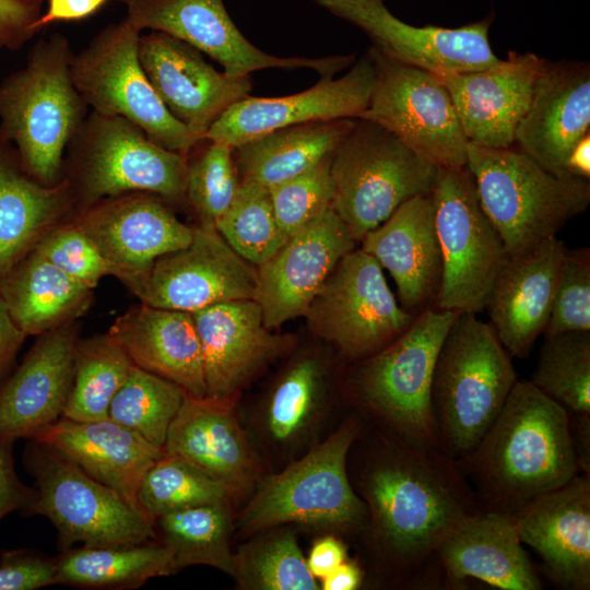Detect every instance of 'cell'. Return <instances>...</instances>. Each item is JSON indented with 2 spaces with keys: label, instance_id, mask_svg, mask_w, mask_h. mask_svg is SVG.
<instances>
[{
  "label": "cell",
  "instance_id": "obj_1",
  "mask_svg": "<svg viewBox=\"0 0 590 590\" xmlns=\"http://www.w3.org/2000/svg\"><path fill=\"white\" fill-rule=\"evenodd\" d=\"M389 432L368 451L358 472L368 509L363 533L392 580L417 589L438 587L439 545L484 507L453 459Z\"/></svg>",
  "mask_w": 590,
  "mask_h": 590
},
{
  "label": "cell",
  "instance_id": "obj_2",
  "mask_svg": "<svg viewBox=\"0 0 590 590\" xmlns=\"http://www.w3.org/2000/svg\"><path fill=\"white\" fill-rule=\"evenodd\" d=\"M480 504L510 514L578 474L568 412L517 380L477 445L456 461Z\"/></svg>",
  "mask_w": 590,
  "mask_h": 590
},
{
  "label": "cell",
  "instance_id": "obj_3",
  "mask_svg": "<svg viewBox=\"0 0 590 590\" xmlns=\"http://www.w3.org/2000/svg\"><path fill=\"white\" fill-rule=\"evenodd\" d=\"M72 58L67 37L54 34L0 86V140L15 144L23 170L45 186L63 178L64 150L88 114L71 78Z\"/></svg>",
  "mask_w": 590,
  "mask_h": 590
},
{
  "label": "cell",
  "instance_id": "obj_4",
  "mask_svg": "<svg viewBox=\"0 0 590 590\" xmlns=\"http://www.w3.org/2000/svg\"><path fill=\"white\" fill-rule=\"evenodd\" d=\"M517 380L493 327L476 314L459 312L441 343L432 384L440 450L455 461L472 451Z\"/></svg>",
  "mask_w": 590,
  "mask_h": 590
},
{
  "label": "cell",
  "instance_id": "obj_5",
  "mask_svg": "<svg viewBox=\"0 0 590 590\" xmlns=\"http://www.w3.org/2000/svg\"><path fill=\"white\" fill-rule=\"evenodd\" d=\"M362 428L359 416L346 418L299 460L258 483L238 516L240 535L291 523L363 533L368 509L347 473L349 452Z\"/></svg>",
  "mask_w": 590,
  "mask_h": 590
},
{
  "label": "cell",
  "instance_id": "obj_6",
  "mask_svg": "<svg viewBox=\"0 0 590 590\" xmlns=\"http://www.w3.org/2000/svg\"><path fill=\"white\" fill-rule=\"evenodd\" d=\"M480 203L509 255L556 233L590 203L589 179L558 177L516 145L468 144V164Z\"/></svg>",
  "mask_w": 590,
  "mask_h": 590
},
{
  "label": "cell",
  "instance_id": "obj_7",
  "mask_svg": "<svg viewBox=\"0 0 590 590\" xmlns=\"http://www.w3.org/2000/svg\"><path fill=\"white\" fill-rule=\"evenodd\" d=\"M458 314L424 308L396 340L359 359L350 377L357 404L411 444L440 449L432 384L441 343Z\"/></svg>",
  "mask_w": 590,
  "mask_h": 590
},
{
  "label": "cell",
  "instance_id": "obj_8",
  "mask_svg": "<svg viewBox=\"0 0 590 590\" xmlns=\"http://www.w3.org/2000/svg\"><path fill=\"white\" fill-rule=\"evenodd\" d=\"M68 149L63 177L80 210L130 192L185 200L188 156L156 144L123 117L92 110Z\"/></svg>",
  "mask_w": 590,
  "mask_h": 590
},
{
  "label": "cell",
  "instance_id": "obj_9",
  "mask_svg": "<svg viewBox=\"0 0 590 590\" xmlns=\"http://www.w3.org/2000/svg\"><path fill=\"white\" fill-rule=\"evenodd\" d=\"M332 209L356 243L402 203L429 194L438 167L382 126L356 118L331 155Z\"/></svg>",
  "mask_w": 590,
  "mask_h": 590
},
{
  "label": "cell",
  "instance_id": "obj_10",
  "mask_svg": "<svg viewBox=\"0 0 590 590\" xmlns=\"http://www.w3.org/2000/svg\"><path fill=\"white\" fill-rule=\"evenodd\" d=\"M24 463L35 481V497L25 515L46 517L63 551L79 542L125 546L156 538L155 520L50 446L31 439Z\"/></svg>",
  "mask_w": 590,
  "mask_h": 590
},
{
  "label": "cell",
  "instance_id": "obj_11",
  "mask_svg": "<svg viewBox=\"0 0 590 590\" xmlns=\"http://www.w3.org/2000/svg\"><path fill=\"white\" fill-rule=\"evenodd\" d=\"M432 197L442 264L434 307L477 314L509 253L480 203L468 167L438 168Z\"/></svg>",
  "mask_w": 590,
  "mask_h": 590
},
{
  "label": "cell",
  "instance_id": "obj_12",
  "mask_svg": "<svg viewBox=\"0 0 590 590\" xmlns=\"http://www.w3.org/2000/svg\"><path fill=\"white\" fill-rule=\"evenodd\" d=\"M140 31L127 19L104 27L73 55L71 78L92 110L120 116L156 144L184 155L202 140L166 108L139 60Z\"/></svg>",
  "mask_w": 590,
  "mask_h": 590
},
{
  "label": "cell",
  "instance_id": "obj_13",
  "mask_svg": "<svg viewBox=\"0 0 590 590\" xmlns=\"http://www.w3.org/2000/svg\"><path fill=\"white\" fill-rule=\"evenodd\" d=\"M367 54L376 75L368 107L359 118L388 129L438 168L467 167L469 141L436 73L374 47Z\"/></svg>",
  "mask_w": 590,
  "mask_h": 590
},
{
  "label": "cell",
  "instance_id": "obj_14",
  "mask_svg": "<svg viewBox=\"0 0 590 590\" xmlns=\"http://www.w3.org/2000/svg\"><path fill=\"white\" fill-rule=\"evenodd\" d=\"M417 314L401 308L382 268L363 249L341 258L310 302V330L344 357L362 359L402 334Z\"/></svg>",
  "mask_w": 590,
  "mask_h": 590
},
{
  "label": "cell",
  "instance_id": "obj_15",
  "mask_svg": "<svg viewBox=\"0 0 590 590\" xmlns=\"http://www.w3.org/2000/svg\"><path fill=\"white\" fill-rule=\"evenodd\" d=\"M126 17L141 32L151 30L174 36L217 61L231 75L276 68H308L320 78H333L351 67L354 54L323 58L269 55L252 45L231 19L223 0H122Z\"/></svg>",
  "mask_w": 590,
  "mask_h": 590
},
{
  "label": "cell",
  "instance_id": "obj_16",
  "mask_svg": "<svg viewBox=\"0 0 590 590\" xmlns=\"http://www.w3.org/2000/svg\"><path fill=\"white\" fill-rule=\"evenodd\" d=\"M258 273L214 225L193 227L188 246L157 258L130 288L152 307L193 312L223 302L256 299Z\"/></svg>",
  "mask_w": 590,
  "mask_h": 590
},
{
  "label": "cell",
  "instance_id": "obj_17",
  "mask_svg": "<svg viewBox=\"0 0 590 590\" xmlns=\"http://www.w3.org/2000/svg\"><path fill=\"white\" fill-rule=\"evenodd\" d=\"M314 2L359 27L380 52L437 74L477 71L500 60L489 44L491 16L456 28L414 26L391 13L384 0Z\"/></svg>",
  "mask_w": 590,
  "mask_h": 590
},
{
  "label": "cell",
  "instance_id": "obj_18",
  "mask_svg": "<svg viewBox=\"0 0 590 590\" xmlns=\"http://www.w3.org/2000/svg\"><path fill=\"white\" fill-rule=\"evenodd\" d=\"M73 223L95 244L111 275L129 290L157 258L188 246L193 236V227L149 192L101 200L80 210Z\"/></svg>",
  "mask_w": 590,
  "mask_h": 590
},
{
  "label": "cell",
  "instance_id": "obj_19",
  "mask_svg": "<svg viewBox=\"0 0 590 590\" xmlns=\"http://www.w3.org/2000/svg\"><path fill=\"white\" fill-rule=\"evenodd\" d=\"M374 63L366 52L339 79L320 78L308 90L279 97L245 98L228 107L210 127L204 140L236 148L288 126L359 118L375 84Z\"/></svg>",
  "mask_w": 590,
  "mask_h": 590
},
{
  "label": "cell",
  "instance_id": "obj_20",
  "mask_svg": "<svg viewBox=\"0 0 590 590\" xmlns=\"http://www.w3.org/2000/svg\"><path fill=\"white\" fill-rule=\"evenodd\" d=\"M139 60L168 111L202 141L214 121L252 88L250 75L220 72L198 49L163 32L140 35Z\"/></svg>",
  "mask_w": 590,
  "mask_h": 590
},
{
  "label": "cell",
  "instance_id": "obj_21",
  "mask_svg": "<svg viewBox=\"0 0 590 590\" xmlns=\"http://www.w3.org/2000/svg\"><path fill=\"white\" fill-rule=\"evenodd\" d=\"M356 241L332 208L290 237L258 267L256 300L263 323L276 329L304 316L337 263Z\"/></svg>",
  "mask_w": 590,
  "mask_h": 590
},
{
  "label": "cell",
  "instance_id": "obj_22",
  "mask_svg": "<svg viewBox=\"0 0 590 590\" xmlns=\"http://www.w3.org/2000/svg\"><path fill=\"white\" fill-rule=\"evenodd\" d=\"M509 515L555 587L590 589V473L579 472Z\"/></svg>",
  "mask_w": 590,
  "mask_h": 590
},
{
  "label": "cell",
  "instance_id": "obj_23",
  "mask_svg": "<svg viewBox=\"0 0 590 590\" xmlns=\"http://www.w3.org/2000/svg\"><path fill=\"white\" fill-rule=\"evenodd\" d=\"M546 61L532 52L509 51L507 59L486 69L436 73L450 94L469 143L491 149L515 145L516 130Z\"/></svg>",
  "mask_w": 590,
  "mask_h": 590
},
{
  "label": "cell",
  "instance_id": "obj_24",
  "mask_svg": "<svg viewBox=\"0 0 590 590\" xmlns=\"http://www.w3.org/2000/svg\"><path fill=\"white\" fill-rule=\"evenodd\" d=\"M203 361L206 397L234 398L266 366L283 356L293 338L263 323L256 299L223 302L191 312Z\"/></svg>",
  "mask_w": 590,
  "mask_h": 590
},
{
  "label": "cell",
  "instance_id": "obj_25",
  "mask_svg": "<svg viewBox=\"0 0 590 590\" xmlns=\"http://www.w3.org/2000/svg\"><path fill=\"white\" fill-rule=\"evenodd\" d=\"M164 452L217 482L229 499L247 495L259 483L258 456L236 416L234 398L187 393L169 426Z\"/></svg>",
  "mask_w": 590,
  "mask_h": 590
},
{
  "label": "cell",
  "instance_id": "obj_26",
  "mask_svg": "<svg viewBox=\"0 0 590 590\" xmlns=\"http://www.w3.org/2000/svg\"><path fill=\"white\" fill-rule=\"evenodd\" d=\"M39 335L0 387V444L33 439L62 417L73 381L78 327L71 321Z\"/></svg>",
  "mask_w": 590,
  "mask_h": 590
},
{
  "label": "cell",
  "instance_id": "obj_27",
  "mask_svg": "<svg viewBox=\"0 0 590 590\" xmlns=\"http://www.w3.org/2000/svg\"><path fill=\"white\" fill-rule=\"evenodd\" d=\"M589 127V63L546 61L516 130L515 145L550 173L569 177V155Z\"/></svg>",
  "mask_w": 590,
  "mask_h": 590
},
{
  "label": "cell",
  "instance_id": "obj_28",
  "mask_svg": "<svg viewBox=\"0 0 590 590\" xmlns=\"http://www.w3.org/2000/svg\"><path fill=\"white\" fill-rule=\"evenodd\" d=\"M440 586L465 589L479 580L502 590H541L509 514L483 508L460 522L436 553Z\"/></svg>",
  "mask_w": 590,
  "mask_h": 590
},
{
  "label": "cell",
  "instance_id": "obj_29",
  "mask_svg": "<svg viewBox=\"0 0 590 590\" xmlns=\"http://www.w3.org/2000/svg\"><path fill=\"white\" fill-rule=\"evenodd\" d=\"M566 250L551 236L509 255L503 267L485 308L510 356L524 357L544 332Z\"/></svg>",
  "mask_w": 590,
  "mask_h": 590
},
{
  "label": "cell",
  "instance_id": "obj_30",
  "mask_svg": "<svg viewBox=\"0 0 590 590\" xmlns=\"http://www.w3.org/2000/svg\"><path fill=\"white\" fill-rule=\"evenodd\" d=\"M359 243L391 274L406 309L420 312L434 303L442 264L432 192L402 203Z\"/></svg>",
  "mask_w": 590,
  "mask_h": 590
},
{
  "label": "cell",
  "instance_id": "obj_31",
  "mask_svg": "<svg viewBox=\"0 0 590 590\" xmlns=\"http://www.w3.org/2000/svg\"><path fill=\"white\" fill-rule=\"evenodd\" d=\"M33 439L50 446L137 507L145 473L164 455L163 448L109 417L97 421L61 417Z\"/></svg>",
  "mask_w": 590,
  "mask_h": 590
},
{
  "label": "cell",
  "instance_id": "obj_32",
  "mask_svg": "<svg viewBox=\"0 0 590 590\" xmlns=\"http://www.w3.org/2000/svg\"><path fill=\"white\" fill-rule=\"evenodd\" d=\"M107 333L134 366L178 385L192 397H206L201 345L191 312L141 303L119 316Z\"/></svg>",
  "mask_w": 590,
  "mask_h": 590
},
{
  "label": "cell",
  "instance_id": "obj_33",
  "mask_svg": "<svg viewBox=\"0 0 590 590\" xmlns=\"http://www.w3.org/2000/svg\"><path fill=\"white\" fill-rule=\"evenodd\" d=\"M74 204L66 177L42 185L0 149V286Z\"/></svg>",
  "mask_w": 590,
  "mask_h": 590
},
{
  "label": "cell",
  "instance_id": "obj_34",
  "mask_svg": "<svg viewBox=\"0 0 590 590\" xmlns=\"http://www.w3.org/2000/svg\"><path fill=\"white\" fill-rule=\"evenodd\" d=\"M355 119L288 126L234 148L239 181L270 189L308 170L333 153L353 128Z\"/></svg>",
  "mask_w": 590,
  "mask_h": 590
},
{
  "label": "cell",
  "instance_id": "obj_35",
  "mask_svg": "<svg viewBox=\"0 0 590 590\" xmlns=\"http://www.w3.org/2000/svg\"><path fill=\"white\" fill-rule=\"evenodd\" d=\"M9 311L26 334L75 321L92 303V290L32 249L0 286Z\"/></svg>",
  "mask_w": 590,
  "mask_h": 590
},
{
  "label": "cell",
  "instance_id": "obj_36",
  "mask_svg": "<svg viewBox=\"0 0 590 590\" xmlns=\"http://www.w3.org/2000/svg\"><path fill=\"white\" fill-rule=\"evenodd\" d=\"M56 585L131 589L175 573L170 555L153 541L125 546H81L56 557Z\"/></svg>",
  "mask_w": 590,
  "mask_h": 590
},
{
  "label": "cell",
  "instance_id": "obj_37",
  "mask_svg": "<svg viewBox=\"0 0 590 590\" xmlns=\"http://www.w3.org/2000/svg\"><path fill=\"white\" fill-rule=\"evenodd\" d=\"M327 400V369L321 359L293 361L275 382L261 412V427L278 446H294L315 427Z\"/></svg>",
  "mask_w": 590,
  "mask_h": 590
},
{
  "label": "cell",
  "instance_id": "obj_38",
  "mask_svg": "<svg viewBox=\"0 0 590 590\" xmlns=\"http://www.w3.org/2000/svg\"><path fill=\"white\" fill-rule=\"evenodd\" d=\"M228 502L197 505L155 519L156 532L170 555L175 573L191 565H206L234 577Z\"/></svg>",
  "mask_w": 590,
  "mask_h": 590
},
{
  "label": "cell",
  "instance_id": "obj_39",
  "mask_svg": "<svg viewBox=\"0 0 590 590\" xmlns=\"http://www.w3.org/2000/svg\"><path fill=\"white\" fill-rule=\"evenodd\" d=\"M132 362L108 334L79 340L73 381L62 417L73 421L108 418L109 405L127 379Z\"/></svg>",
  "mask_w": 590,
  "mask_h": 590
},
{
  "label": "cell",
  "instance_id": "obj_40",
  "mask_svg": "<svg viewBox=\"0 0 590 590\" xmlns=\"http://www.w3.org/2000/svg\"><path fill=\"white\" fill-rule=\"evenodd\" d=\"M235 553L234 577L249 590H316L295 533L285 526L255 535Z\"/></svg>",
  "mask_w": 590,
  "mask_h": 590
},
{
  "label": "cell",
  "instance_id": "obj_41",
  "mask_svg": "<svg viewBox=\"0 0 590 590\" xmlns=\"http://www.w3.org/2000/svg\"><path fill=\"white\" fill-rule=\"evenodd\" d=\"M530 381L568 414L590 415V331L546 335Z\"/></svg>",
  "mask_w": 590,
  "mask_h": 590
},
{
  "label": "cell",
  "instance_id": "obj_42",
  "mask_svg": "<svg viewBox=\"0 0 590 590\" xmlns=\"http://www.w3.org/2000/svg\"><path fill=\"white\" fill-rule=\"evenodd\" d=\"M186 394L178 385L132 365L111 400L108 417L164 449Z\"/></svg>",
  "mask_w": 590,
  "mask_h": 590
},
{
  "label": "cell",
  "instance_id": "obj_43",
  "mask_svg": "<svg viewBox=\"0 0 590 590\" xmlns=\"http://www.w3.org/2000/svg\"><path fill=\"white\" fill-rule=\"evenodd\" d=\"M214 226L240 257L257 268L288 239L275 220L269 189L253 182H240L233 203Z\"/></svg>",
  "mask_w": 590,
  "mask_h": 590
},
{
  "label": "cell",
  "instance_id": "obj_44",
  "mask_svg": "<svg viewBox=\"0 0 590 590\" xmlns=\"http://www.w3.org/2000/svg\"><path fill=\"white\" fill-rule=\"evenodd\" d=\"M228 499L225 488L185 460L164 455L145 473L139 507L153 520L184 508Z\"/></svg>",
  "mask_w": 590,
  "mask_h": 590
},
{
  "label": "cell",
  "instance_id": "obj_45",
  "mask_svg": "<svg viewBox=\"0 0 590 590\" xmlns=\"http://www.w3.org/2000/svg\"><path fill=\"white\" fill-rule=\"evenodd\" d=\"M208 143L193 160H188L185 200L200 224L214 225L233 203L240 181L234 148L221 142Z\"/></svg>",
  "mask_w": 590,
  "mask_h": 590
},
{
  "label": "cell",
  "instance_id": "obj_46",
  "mask_svg": "<svg viewBox=\"0 0 590 590\" xmlns=\"http://www.w3.org/2000/svg\"><path fill=\"white\" fill-rule=\"evenodd\" d=\"M331 155L269 189L275 220L287 238L332 208Z\"/></svg>",
  "mask_w": 590,
  "mask_h": 590
},
{
  "label": "cell",
  "instance_id": "obj_47",
  "mask_svg": "<svg viewBox=\"0 0 590 590\" xmlns=\"http://www.w3.org/2000/svg\"><path fill=\"white\" fill-rule=\"evenodd\" d=\"M569 331H590L589 248L566 250L544 337Z\"/></svg>",
  "mask_w": 590,
  "mask_h": 590
},
{
  "label": "cell",
  "instance_id": "obj_48",
  "mask_svg": "<svg viewBox=\"0 0 590 590\" xmlns=\"http://www.w3.org/2000/svg\"><path fill=\"white\" fill-rule=\"evenodd\" d=\"M70 278L93 290L111 270L92 241L73 222L55 226L33 248Z\"/></svg>",
  "mask_w": 590,
  "mask_h": 590
},
{
  "label": "cell",
  "instance_id": "obj_49",
  "mask_svg": "<svg viewBox=\"0 0 590 590\" xmlns=\"http://www.w3.org/2000/svg\"><path fill=\"white\" fill-rule=\"evenodd\" d=\"M56 558L30 550L4 552L0 559V590H34L56 585Z\"/></svg>",
  "mask_w": 590,
  "mask_h": 590
},
{
  "label": "cell",
  "instance_id": "obj_50",
  "mask_svg": "<svg viewBox=\"0 0 590 590\" xmlns=\"http://www.w3.org/2000/svg\"><path fill=\"white\" fill-rule=\"evenodd\" d=\"M44 0H0V48L17 49L36 32Z\"/></svg>",
  "mask_w": 590,
  "mask_h": 590
},
{
  "label": "cell",
  "instance_id": "obj_51",
  "mask_svg": "<svg viewBox=\"0 0 590 590\" xmlns=\"http://www.w3.org/2000/svg\"><path fill=\"white\" fill-rule=\"evenodd\" d=\"M34 497V487L23 484L16 474L12 444H0V520L15 510L25 514Z\"/></svg>",
  "mask_w": 590,
  "mask_h": 590
},
{
  "label": "cell",
  "instance_id": "obj_52",
  "mask_svg": "<svg viewBox=\"0 0 590 590\" xmlns=\"http://www.w3.org/2000/svg\"><path fill=\"white\" fill-rule=\"evenodd\" d=\"M345 559L347 548L343 541L334 535H326L315 541L306 564L316 579H322Z\"/></svg>",
  "mask_w": 590,
  "mask_h": 590
},
{
  "label": "cell",
  "instance_id": "obj_53",
  "mask_svg": "<svg viewBox=\"0 0 590 590\" xmlns=\"http://www.w3.org/2000/svg\"><path fill=\"white\" fill-rule=\"evenodd\" d=\"M109 0H48V8L36 22V30L61 21H79L98 11Z\"/></svg>",
  "mask_w": 590,
  "mask_h": 590
},
{
  "label": "cell",
  "instance_id": "obj_54",
  "mask_svg": "<svg viewBox=\"0 0 590 590\" xmlns=\"http://www.w3.org/2000/svg\"><path fill=\"white\" fill-rule=\"evenodd\" d=\"M26 334L14 322L0 294V374L10 365Z\"/></svg>",
  "mask_w": 590,
  "mask_h": 590
},
{
  "label": "cell",
  "instance_id": "obj_55",
  "mask_svg": "<svg viewBox=\"0 0 590 590\" xmlns=\"http://www.w3.org/2000/svg\"><path fill=\"white\" fill-rule=\"evenodd\" d=\"M568 416L579 471L590 473V415L568 414Z\"/></svg>",
  "mask_w": 590,
  "mask_h": 590
},
{
  "label": "cell",
  "instance_id": "obj_56",
  "mask_svg": "<svg viewBox=\"0 0 590 590\" xmlns=\"http://www.w3.org/2000/svg\"><path fill=\"white\" fill-rule=\"evenodd\" d=\"M364 579L362 567L356 560L345 559L321 580L323 590H356Z\"/></svg>",
  "mask_w": 590,
  "mask_h": 590
},
{
  "label": "cell",
  "instance_id": "obj_57",
  "mask_svg": "<svg viewBox=\"0 0 590 590\" xmlns=\"http://www.w3.org/2000/svg\"><path fill=\"white\" fill-rule=\"evenodd\" d=\"M567 172L570 176L589 179L590 178V137H583L571 151Z\"/></svg>",
  "mask_w": 590,
  "mask_h": 590
}]
</instances>
